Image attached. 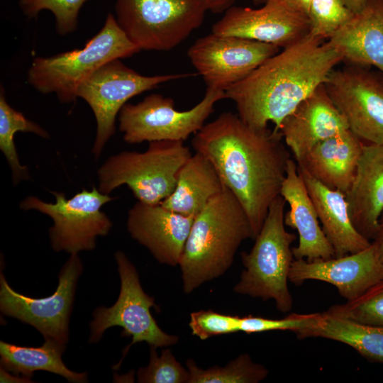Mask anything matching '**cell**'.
I'll list each match as a JSON object with an SVG mask.
<instances>
[{"mask_svg": "<svg viewBox=\"0 0 383 383\" xmlns=\"http://www.w3.org/2000/svg\"><path fill=\"white\" fill-rule=\"evenodd\" d=\"M50 192L55 202L29 196L20 202V209L35 210L51 218L53 224L49 228V237L55 251L73 254L94 250L97 237L106 236L113 226L101 207L116 198L101 193L94 185L91 190L82 189L70 199L64 192Z\"/></svg>", "mask_w": 383, "mask_h": 383, "instance_id": "9", "label": "cell"}, {"mask_svg": "<svg viewBox=\"0 0 383 383\" xmlns=\"http://www.w3.org/2000/svg\"><path fill=\"white\" fill-rule=\"evenodd\" d=\"M195 216H186L160 204L138 201L128 211L126 226L133 239L161 264L179 265Z\"/></svg>", "mask_w": 383, "mask_h": 383, "instance_id": "17", "label": "cell"}, {"mask_svg": "<svg viewBox=\"0 0 383 383\" xmlns=\"http://www.w3.org/2000/svg\"><path fill=\"white\" fill-rule=\"evenodd\" d=\"M356 230L370 241L383 211V144H365L353 182L345 194Z\"/></svg>", "mask_w": 383, "mask_h": 383, "instance_id": "20", "label": "cell"}, {"mask_svg": "<svg viewBox=\"0 0 383 383\" xmlns=\"http://www.w3.org/2000/svg\"><path fill=\"white\" fill-rule=\"evenodd\" d=\"M325 312L362 323L383 326V278L357 298L333 305Z\"/></svg>", "mask_w": 383, "mask_h": 383, "instance_id": "29", "label": "cell"}, {"mask_svg": "<svg viewBox=\"0 0 383 383\" xmlns=\"http://www.w3.org/2000/svg\"><path fill=\"white\" fill-rule=\"evenodd\" d=\"M206 0H116V19L140 50L167 51L203 23Z\"/></svg>", "mask_w": 383, "mask_h": 383, "instance_id": "7", "label": "cell"}, {"mask_svg": "<svg viewBox=\"0 0 383 383\" xmlns=\"http://www.w3.org/2000/svg\"><path fill=\"white\" fill-rule=\"evenodd\" d=\"M348 129L322 84L283 119L278 131L297 162L319 142Z\"/></svg>", "mask_w": 383, "mask_h": 383, "instance_id": "18", "label": "cell"}, {"mask_svg": "<svg viewBox=\"0 0 383 383\" xmlns=\"http://www.w3.org/2000/svg\"><path fill=\"white\" fill-rule=\"evenodd\" d=\"M310 31L306 14L291 0H268L258 9L233 6L212 26V33L282 49L298 43Z\"/></svg>", "mask_w": 383, "mask_h": 383, "instance_id": "15", "label": "cell"}, {"mask_svg": "<svg viewBox=\"0 0 383 383\" xmlns=\"http://www.w3.org/2000/svg\"><path fill=\"white\" fill-rule=\"evenodd\" d=\"M339 52L326 39L309 33L282 49L225 91L238 116L255 128L272 122L278 131L283 119L342 62Z\"/></svg>", "mask_w": 383, "mask_h": 383, "instance_id": "2", "label": "cell"}, {"mask_svg": "<svg viewBox=\"0 0 383 383\" xmlns=\"http://www.w3.org/2000/svg\"><path fill=\"white\" fill-rule=\"evenodd\" d=\"M255 5H262L268 0H252Z\"/></svg>", "mask_w": 383, "mask_h": 383, "instance_id": "38", "label": "cell"}, {"mask_svg": "<svg viewBox=\"0 0 383 383\" xmlns=\"http://www.w3.org/2000/svg\"><path fill=\"white\" fill-rule=\"evenodd\" d=\"M279 51L271 44L211 32L198 38L187 56L206 88L225 92Z\"/></svg>", "mask_w": 383, "mask_h": 383, "instance_id": "14", "label": "cell"}, {"mask_svg": "<svg viewBox=\"0 0 383 383\" xmlns=\"http://www.w3.org/2000/svg\"><path fill=\"white\" fill-rule=\"evenodd\" d=\"M209 11L213 13H224L230 7L233 6L235 0H206Z\"/></svg>", "mask_w": 383, "mask_h": 383, "instance_id": "35", "label": "cell"}, {"mask_svg": "<svg viewBox=\"0 0 383 383\" xmlns=\"http://www.w3.org/2000/svg\"><path fill=\"white\" fill-rule=\"evenodd\" d=\"M305 13L310 23V33L326 40L354 14L342 0H311Z\"/></svg>", "mask_w": 383, "mask_h": 383, "instance_id": "30", "label": "cell"}, {"mask_svg": "<svg viewBox=\"0 0 383 383\" xmlns=\"http://www.w3.org/2000/svg\"><path fill=\"white\" fill-rule=\"evenodd\" d=\"M192 155L183 141L149 143L144 152L121 151L97 171L99 190L110 194L126 185L138 201L159 204L174 191L179 172Z\"/></svg>", "mask_w": 383, "mask_h": 383, "instance_id": "6", "label": "cell"}, {"mask_svg": "<svg viewBox=\"0 0 383 383\" xmlns=\"http://www.w3.org/2000/svg\"><path fill=\"white\" fill-rule=\"evenodd\" d=\"M192 145L212 163L244 209L254 240L280 195L292 158L281 133L253 128L238 114L223 112L194 134Z\"/></svg>", "mask_w": 383, "mask_h": 383, "instance_id": "1", "label": "cell"}, {"mask_svg": "<svg viewBox=\"0 0 383 383\" xmlns=\"http://www.w3.org/2000/svg\"><path fill=\"white\" fill-rule=\"evenodd\" d=\"M224 187L212 163L196 152L181 169L172 193L160 204L180 214L196 216Z\"/></svg>", "mask_w": 383, "mask_h": 383, "instance_id": "24", "label": "cell"}, {"mask_svg": "<svg viewBox=\"0 0 383 383\" xmlns=\"http://www.w3.org/2000/svg\"><path fill=\"white\" fill-rule=\"evenodd\" d=\"M371 243L375 246L379 257L383 262V211L379 219L377 233Z\"/></svg>", "mask_w": 383, "mask_h": 383, "instance_id": "36", "label": "cell"}, {"mask_svg": "<svg viewBox=\"0 0 383 383\" xmlns=\"http://www.w3.org/2000/svg\"><path fill=\"white\" fill-rule=\"evenodd\" d=\"M156 347L150 346V361L137 372L140 383H188L189 372L175 358L170 348L158 356Z\"/></svg>", "mask_w": 383, "mask_h": 383, "instance_id": "32", "label": "cell"}, {"mask_svg": "<svg viewBox=\"0 0 383 383\" xmlns=\"http://www.w3.org/2000/svg\"><path fill=\"white\" fill-rule=\"evenodd\" d=\"M280 195L289 206L284 213V224L295 229L299 235L298 245L292 248L294 259L311 261L333 257V247L320 226L315 206L292 158L288 163Z\"/></svg>", "mask_w": 383, "mask_h": 383, "instance_id": "19", "label": "cell"}, {"mask_svg": "<svg viewBox=\"0 0 383 383\" xmlns=\"http://www.w3.org/2000/svg\"><path fill=\"white\" fill-rule=\"evenodd\" d=\"M87 0H19L20 9L28 18L36 17L43 10L50 11L55 18L57 33L65 35L76 30L80 9Z\"/></svg>", "mask_w": 383, "mask_h": 383, "instance_id": "31", "label": "cell"}, {"mask_svg": "<svg viewBox=\"0 0 383 383\" xmlns=\"http://www.w3.org/2000/svg\"><path fill=\"white\" fill-rule=\"evenodd\" d=\"M298 170L315 206L323 231L333 247L334 257L355 253L369 247L371 241L361 235L351 221L345 194L323 185L301 167L298 166Z\"/></svg>", "mask_w": 383, "mask_h": 383, "instance_id": "23", "label": "cell"}, {"mask_svg": "<svg viewBox=\"0 0 383 383\" xmlns=\"http://www.w3.org/2000/svg\"><path fill=\"white\" fill-rule=\"evenodd\" d=\"M195 74H169L145 76L126 66L121 59L110 61L94 72L79 86L77 96L91 109L96 133L91 152L98 158L116 131V118L132 97L167 82Z\"/></svg>", "mask_w": 383, "mask_h": 383, "instance_id": "11", "label": "cell"}, {"mask_svg": "<svg viewBox=\"0 0 383 383\" xmlns=\"http://www.w3.org/2000/svg\"><path fill=\"white\" fill-rule=\"evenodd\" d=\"M140 50L127 37L116 17L109 13L103 27L84 48L35 58L28 72V82L42 94L55 93L62 103L74 102L79 86L99 68Z\"/></svg>", "mask_w": 383, "mask_h": 383, "instance_id": "4", "label": "cell"}, {"mask_svg": "<svg viewBox=\"0 0 383 383\" xmlns=\"http://www.w3.org/2000/svg\"><path fill=\"white\" fill-rule=\"evenodd\" d=\"M83 271L78 253L70 254L62 267L55 292L43 298L21 294L0 274V310L11 318L29 324L45 340L66 345L69 340V321L72 313L77 283Z\"/></svg>", "mask_w": 383, "mask_h": 383, "instance_id": "13", "label": "cell"}, {"mask_svg": "<svg viewBox=\"0 0 383 383\" xmlns=\"http://www.w3.org/2000/svg\"><path fill=\"white\" fill-rule=\"evenodd\" d=\"M240 316L200 310L190 313L189 326L192 334L201 340L211 337L240 331Z\"/></svg>", "mask_w": 383, "mask_h": 383, "instance_id": "33", "label": "cell"}, {"mask_svg": "<svg viewBox=\"0 0 383 383\" xmlns=\"http://www.w3.org/2000/svg\"><path fill=\"white\" fill-rule=\"evenodd\" d=\"M226 99L221 90L206 88L203 99L186 111L175 109L174 101L159 94L137 104L126 103L118 113L119 131L129 144L160 140H186L197 133L213 112L215 104Z\"/></svg>", "mask_w": 383, "mask_h": 383, "instance_id": "10", "label": "cell"}, {"mask_svg": "<svg viewBox=\"0 0 383 383\" xmlns=\"http://www.w3.org/2000/svg\"><path fill=\"white\" fill-rule=\"evenodd\" d=\"M383 278V262L371 245L355 253L329 259L309 261L294 259L289 281L301 285L306 280H318L336 287L339 294L352 301Z\"/></svg>", "mask_w": 383, "mask_h": 383, "instance_id": "16", "label": "cell"}, {"mask_svg": "<svg viewBox=\"0 0 383 383\" xmlns=\"http://www.w3.org/2000/svg\"><path fill=\"white\" fill-rule=\"evenodd\" d=\"M299 339L323 338L343 343L367 360L383 364V326L317 313L312 323L294 332Z\"/></svg>", "mask_w": 383, "mask_h": 383, "instance_id": "25", "label": "cell"}, {"mask_svg": "<svg viewBox=\"0 0 383 383\" xmlns=\"http://www.w3.org/2000/svg\"><path fill=\"white\" fill-rule=\"evenodd\" d=\"M323 84L348 129L365 144H383V72L345 64Z\"/></svg>", "mask_w": 383, "mask_h": 383, "instance_id": "12", "label": "cell"}, {"mask_svg": "<svg viewBox=\"0 0 383 383\" xmlns=\"http://www.w3.org/2000/svg\"><path fill=\"white\" fill-rule=\"evenodd\" d=\"M114 257L121 280L120 293L113 306H99L93 312L89 343L99 342L111 327H121V336L131 337L132 341L124 349L119 362L113 367L118 370L132 345L146 342L150 346L167 347L175 345L179 337L166 333L157 325L150 309H159V306L143 291L138 272L124 252L118 250Z\"/></svg>", "mask_w": 383, "mask_h": 383, "instance_id": "8", "label": "cell"}, {"mask_svg": "<svg viewBox=\"0 0 383 383\" xmlns=\"http://www.w3.org/2000/svg\"><path fill=\"white\" fill-rule=\"evenodd\" d=\"M252 238L244 209L225 187L195 216L179 262L184 292L222 276L241 243Z\"/></svg>", "mask_w": 383, "mask_h": 383, "instance_id": "3", "label": "cell"}, {"mask_svg": "<svg viewBox=\"0 0 383 383\" xmlns=\"http://www.w3.org/2000/svg\"><path fill=\"white\" fill-rule=\"evenodd\" d=\"M188 383H257L268 375L262 365L254 362L248 354H242L225 367H199L192 359L186 362Z\"/></svg>", "mask_w": 383, "mask_h": 383, "instance_id": "28", "label": "cell"}, {"mask_svg": "<svg viewBox=\"0 0 383 383\" xmlns=\"http://www.w3.org/2000/svg\"><path fill=\"white\" fill-rule=\"evenodd\" d=\"M66 345L45 340L39 347H25L0 341L1 367L15 375L31 379L35 371H47L65 377L69 382H87V372H75L64 364L62 355Z\"/></svg>", "mask_w": 383, "mask_h": 383, "instance_id": "26", "label": "cell"}, {"mask_svg": "<svg viewBox=\"0 0 383 383\" xmlns=\"http://www.w3.org/2000/svg\"><path fill=\"white\" fill-rule=\"evenodd\" d=\"M286 203L281 195L272 201L252 248L240 253L244 270L233 287L239 294L273 299L282 313L289 312L293 306L288 281L294 260L291 245L296 239L285 228Z\"/></svg>", "mask_w": 383, "mask_h": 383, "instance_id": "5", "label": "cell"}, {"mask_svg": "<svg viewBox=\"0 0 383 383\" xmlns=\"http://www.w3.org/2000/svg\"><path fill=\"white\" fill-rule=\"evenodd\" d=\"M363 145L348 129L319 142L296 163L323 185L346 194L355 178Z\"/></svg>", "mask_w": 383, "mask_h": 383, "instance_id": "22", "label": "cell"}, {"mask_svg": "<svg viewBox=\"0 0 383 383\" xmlns=\"http://www.w3.org/2000/svg\"><path fill=\"white\" fill-rule=\"evenodd\" d=\"M18 131L30 132L43 138H48L49 133L38 123L28 120L23 114L6 101L4 89L0 93V150L4 154L12 174L13 184L21 180L28 179L27 166L19 161L14 143V135Z\"/></svg>", "mask_w": 383, "mask_h": 383, "instance_id": "27", "label": "cell"}, {"mask_svg": "<svg viewBox=\"0 0 383 383\" xmlns=\"http://www.w3.org/2000/svg\"><path fill=\"white\" fill-rule=\"evenodd\" d=\"M327 40L345 64L383 72V0H366L363 8Z\"/></svg>", "mask_w": 383, "mask_h": 383, "instance_id": "21", "label": "cell"}, {"mask_svg": "<svg viewBox=\"0 0 383 383\" xmlns=\"http://www.w3.org/2000/svg\"><path fill=\"white\" fill-rule=\"evenodd\" d=\"M345 6L353 13L360 11L365 4L366 0H342Z\"/></svg>", "mask_w": 383, "mask_h": 383, "instance_id": "37", "label": "cell"}, {"mask_svg": "<svg viewBox=\"0 0 383 383\" xmlns=\"http://www.w3.org/2000/svg\"><path fill=\"white\" fill-rule=\"evenodd\" d=\"M316 313H290L281 319H271L260 316H247L240 318V331L248 334L271 331H295L309 326Z\"/></svg>", "mask_w": 383, "mask_h": 383, "instance_id": "34", "label": "cell"}]
</instances>
